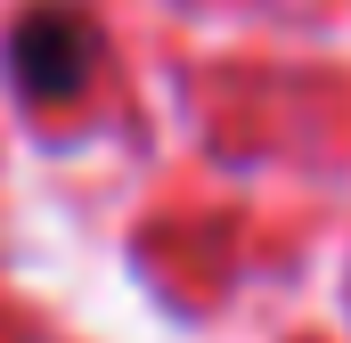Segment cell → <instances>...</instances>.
I'll return each mask as SVG.
<instances>
[{
	"instance_id": "cell-1",
	"label": "cell",
	"mask_w": 351,
	"mask_h": 343,
	"mask_svg": "<svg viewBox=\"0 0 351 343\" xmlns=\"http://www.w3.org/2000/svg\"><path fill=\"white\" fill-rule=\"evenodd\" d=\"M90 58H98V33L74 8H33L16 25V41H8V66H16V82L33 98H74L90 82Z\"/></svg>"
}]
</instances>
